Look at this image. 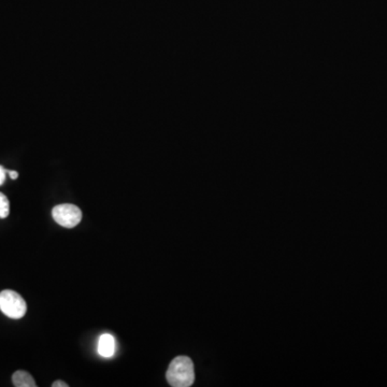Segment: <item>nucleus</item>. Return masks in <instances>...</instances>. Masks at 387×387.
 <instances>
[{"label":"nucleus","mask_w":387,"mask_h":387,"mask_svg":"<svg viewBox=\"0 0 387 387\" xmlns=\"http://www.w3.org/2000/svg\"><path fill=\"white\" fill-rule=\"evenodd\" d=\"M167 381L174 387H189L195 381V370L191 358L178 356L170 363L167 370Z\"/></svg>","instance_id":"1"},{"label":"nucleus","mask_w":387,"mask_h":387,"mask_svg":"<svg viewBox=\"0 0 387 387\" xmlns=\"http://www.w3.org/2000/svg\"><path fill=\"white\" fill-rule=\"evenodd\" d=\"M0 310L10 319L20 320L28 311V306L20 294L6 289L0 293Z\"/></svg>","instance_id":"2"},{"label":"nucleus","mask_w":387,"mask_h":387,"mask_svg":"<svg viewBox=\"0 0 387 387\" xmlns=\"http://www.w3.org/2000/svg\"><path fill=\"white\" fill-rule=\"evenodd\" d=\"M54 221L65 228H74L80 224L82 212L79 207L72 204L59 205L52 211Z\"/></svg>","instance_id":"3"},{"label":"nucleus","mask_w":387,"mask_h":387,"mask_svg":"<svg viewBox=\"0 0 387 387\" xmlns=\"http://www.w3.org/2000/svg\"><path fill=\"white\" fill-rule=\"evenodd\" d=\"M114 348H116V343L114 339L111 335L105 333L99 339L98 343V352L103 357H111L114 354Z\"/></svg>","instance_id":"4"},{"label":"nucleus","mask_w":387,"mask_h":387,"mask_svg":"<svg viewBox=\"0 0 387 387\" xmlns=\"http://www.w3.org/2000/svg\"><path fill=\"white\" fill-rule=\"evenodd\" d=\"M12 382L13 385L17 387L37 386L32 375L23 370L17 371V373H13Z\"/></svg>","instance_id":"5"},{"label":"nucleus","mask_w":387,"mask_h":387,"mask_svg":"<svg viewBox=\"0 0 387 387\" xmlns=\"http://www.w3.org/2000/svg\"><path fill=\"white\" fill-rule=\"evenodd\" d=\"M9 213H10L9 200L3 193H0V218H8Z\"/></svg>","instance_id":"6"},{"label":"nucleus","mask_w":387,"mask_h":387,"mask_svg":"<svg viewBox=\"0 0 387 387\" xmlns=\"http://www.w3.org/2000/svg\"><path fill=\"white\" fill-rule=\"evenodd\" d=\"M7 170L3 168V167L0 166V185H3L6 181V174H7Z\"/></svg>","instance_id":"7"},{"label":"nucleus","mask_w":387,"mask_h":387,"mask_svg":"<svg viewBox=\"0 0 387 387\" xmlns=\"http://www.w3.org/2000/svg\"><path fill=\"white\" fill-rule=\"evenodd\" d=\"M53 387H68V384L67 383L63 382V381H56V382L53 383L52 384Z\"/></svg>","instance_id":"8"},{"label":"nucleus","mask_w":387,"mask_h":387,"mask_svg":"<svg viewBox=\"0 0 387 387\" xmlns=\"http://www.w3.org/2000/svg\"><path fill=\"white\" fill-rule=\"evenodd\" d=\"M8 174H10V178L12 180L17 179V177H19V174L17 171H8Z\"/></svg>","instance_id":"9"}]
</instances>
